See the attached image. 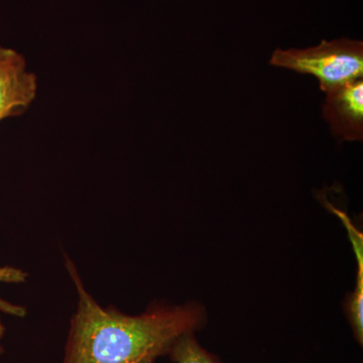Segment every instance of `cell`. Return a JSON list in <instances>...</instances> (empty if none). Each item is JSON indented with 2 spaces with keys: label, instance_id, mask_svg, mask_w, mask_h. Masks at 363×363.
I'll return each mask as SVG.
<instances>
[{
  "label": "cell",
  "instance_id": "1",
  "mask_svg": "<svg viewBox=\"0 0 363 363\" xmlns=\"http://www.w3.org/2000/svg\"><path fill=\"white\" fill-rule=\"evenodd\" d=\"M66 266L79 298L62 363H155L205 323L204 310L196 305L156 307L138 316L105 309L86 291L70 259Z\"/></svg>",
  "mask_w": 363,
  "mask_h": 363
},
{
  "label": "cell",
  "instance_id": "2",
  "mask_svg": "<svg viewBox=\"0 0 363 363\" xmlns=\"http://www.w3.org/2000/svg\"><path fill=\"white\" fill-rule=\"evenodd\" d=\"M272 66L309 74L319 81L325 93L353 82L363 76V43L339 39L308 49H277L272 54Z\"/></svg>",
  "mask_w": 363,
  "mask_h": 363
},
{
  "label": "cell",
  "instance_id": "3",
  "mask_svg": "<svg viewBox=\"0 0 363 363\" xmlns=\"http://www.w3.org/2000/svg\"><path fill=\"white\" fill-rule=\"evenodd\" d=\"M37 90V76L26 70L23 55L0 47V121L26 112Z\"/></svg>",
  "mask_w": 363,
  "mask_h": 363
},
{
  "label": "cell",
  "instance_id": "4",
  "mask_svg": "<svg viewBox=\"0 0 363 363\" xmlns=\"http://www.w3.org/2000/svg\"><path fill=\"white\" fill-rule=\"evenodd\" d=\"M324 118L332 133L344 140L363 138V81L358 79L326 93Z\"/></svg>",
  "mask_w": 363,
  "mask_h": 363
},
{
  "label": "cell",
  "instance_id": "5",
  "mask_svg": "<svg viewBox=\"0 0 363 363\" xmlns=\"http://www.w3.org/2000/svg\"><path fill=\"white\" fill-rule=\"evenodd\" d=\"M169 357L175 363H221L200 345L194 334L179 339L169 351Z\"/></svg>",
  "mask_w": 363,
  "mask_h": 363
},
{
  "label": "cell",
  "instance_id": "6",
  "mask_svg": "<svg viewBox=\"0 0 363 363\" xmlns=\"http://www.w3.org/2000/svg\"><path fill=\"white\" fill-rule=\"evenodd\" d=\"M28 274L23 269L13 267L0 266V283L21 284L25 283ZM0 312L16 317H25L26 310L21 306L7 302L0 298Z\"/></svg>",
  "mask_w": 363,
  "mask_h": 363
},
{
  "label": "cell",
  "instance_id": "7",
  "mask_svg": "<svg viewBox=\"0 0 363 363\" xmlns=\"http://www.w3.org/2000/svg\"><path fill=\"white\" fill-rule=\"evenodd\" d=\"M4 334H6V327H4L1 318H0V354L4 352V345H2V339L4 337Z\"/></svg>",
  "mask_w": 363,
  "mask_h": 363
}]
</instances>
